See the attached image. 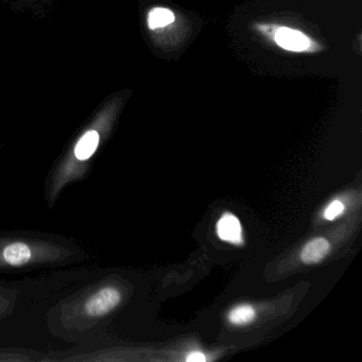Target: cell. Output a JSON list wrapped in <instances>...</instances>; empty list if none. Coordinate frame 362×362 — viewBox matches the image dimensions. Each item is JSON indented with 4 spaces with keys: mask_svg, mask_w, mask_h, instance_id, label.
Wrapping results in <instances>:
<instances>
[{
    "mask_svg": "<svg viewBox=\"0 0 362 362\" xmlns=\"http://www.w3.org/2000/svg\"><path fill=\"white\" fill-rule=\"evenodd\" d=\"M175 22V13L166 8H154L148 14V26L151 30L164 28Z\"/></svg>",
    "mask_w": 362,
    "mask_h": 362,
    "instance_id": "8992f818",
    "label": "cell"
},
{
    "mask_svg": "<svg viewBox=\"0 0 362 362\" xmlns=\"http://www.w3.org/2000/svg\"><path fill=\"white\" fill-rule=\"evenodd\" d=\"M330 250V245L325 238L317 237L306 243L303 247L300 258L306 264H319L327 256Z\"/></svg>",
    "mask_w": 362,
    "mask_h": 362,
    "instance_id": "5b68a950",
    "label": "cell"
},
{
    "mask_svg": "<svg viewBox=\"0 0 362 362\" xmlns=\"http://www.w3.org/2000/svg\"><path fill=\"white\" fill-rule=\"evenodd\" d=\"M16 298L18 296L16 291L0 288V319L12 313L16 306Z\"/></svg>",
    "mask_w": 362,
    "mask_h": 362,
    "instance_id": "ba28073f",
    "label": "cell"
},
{
    "mask_svg": "<svg viewBox=\"0 0 362 362\" xmlns=\"http://www.w3.org/2000/svg\"><path fill=\"white\" fill-rule=\"evenodd\" d=\"M345 207L341 201L334 200L328 205L327 209L324 211V218L326 220H334L344 211Z\"/></svg>",
    "mask_w": 362,
    "mask_h": 362,
    "instance_id": "9c48e42d",
    "label": "cell"
},
{
    "mask_svg": "<svg viewBox=\"0 0 362 362\" xmlns=\"http://www.w3.org/2000/svg\"><path fill=\"white\" fill-rule=\"evenodd\" d=\"M277 46L291 52H317L320 45L306 33L288 27H279L272 37Z\"/></svg>",
    "mask_w": 362,
    "mask_h": 362,
    "instance_id": "3957f363",
    "label": "cell"
},
{
    "mask_svg": "<svg viewBox=\"0 0 362 362\" xmlns=\"http://www.w3.org/2000/svg\"><path fill=\"white\" fill-rule=\"evenodd\" d=\"M122 292L115 284L97 281L59 305L52 328L62 334H82L99 325L122 303Z\"/></svg>",
    "mask_w": 362,
    "mask_h": 362,
    "instance_id": "6da1fadb",
    "label": "cell"
},
{
    "mask_svg": "<svg viewBox=\"0 0 362 362\" xmlns=\"http://www.w3.org/2000/svg\"><path fill=\"white\" fill-rule=\"evenodd\" d=\"M217 234L221 240L232 245H241L243 241L240 221L230 213L223 214L217 222Z\"/></svg>",
    "mask_w": 362,
    "mask_h": 362,
    "instance_id": "277c9868",
    "label": "cell"
},
{
    "mask_svg": "<svg viewBox=\"0 0 362 362\" xmlns=\"http://www.w3.org/2000/svg\"><path fill=\"white\" fill-rule=\"evenodd\" d=\"M186 361L188 362H205L206 361V357L204 354L200 353V351H194V353L189 354L188 357L186 358Z\"/></svg>",
    "mask_w": 362,
    "mask_h": 362,
    "instance_id": "30bf717a",
    "label": "cell"
},
{
    "mask_svg": "<svg viewBox=\"0 0 362 362\" xmlns=\"http://www.w3.org/2000/svg\"><path fill=\"white\" fill-rule=\"evenodd\" d=\"M82 252L76 245L52 237L0 236V270L60 266L77 262Z\"/></svg>",
    "mask_w": 362,
    "mask_h": 362,
    "instance_id": "7a4b0ae2",
    "label": "cell"
},
{
    "mask_svg": "<svg viewBox=\"0 0 362 362\" xmlns=\"http://www.w3.org/2000/svg\"><path fill=\"white\" fill-rule=\"evenodd\" d=\"M256 311L250 304L237 305L228 313V321L233 325L243 326L252 323L255 319Z\"/></svg>",
    "mask_w": 362,
    "mask_h": 362,
    "instance_id": "52a82bcc",
    "label": "cell"
}]
</instances>
